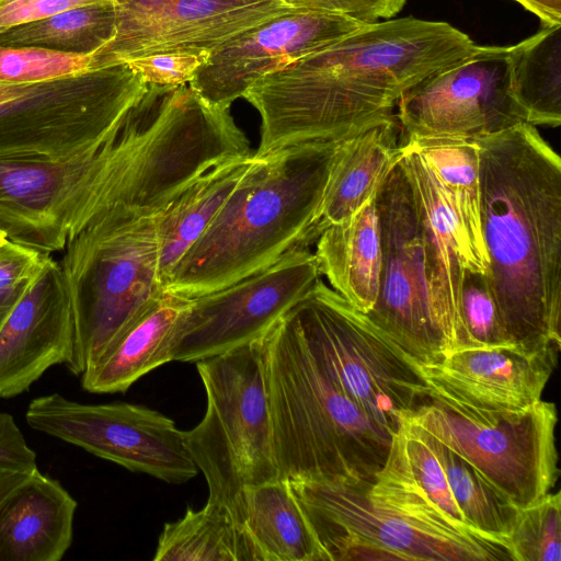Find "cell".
Segmentation results:
<instances>
[{"label": "cell", "instance_id": "1", "mask_svg": "<svg viewBox=\"0 0 561 561\" xmlns=\"http://www.w3.org/2000/svg\"><path fill=\"white\" fill-rule=\"evenodd\" d=\"M478 46L446 22L407 16L366 24L248 88L242 98L261 116L253 154L345 140L392 115L405 91Z\"/></svg>", "mask_w": 561, "mask_h": 561}, {"label": "cell", "instance_id": "2", "mask_svg": "<svg viewBox=\"0 0 561 561\" xmlns=\"http://www.w3.org/2000/svg\"><path fill=\"white\" fill-rule=\"evenodd\" d=\"M485 273L511 343L561 346V160L536 126L472 139Z\"/></svg>", "mask_w": 561, "mask_h": 561}, {"label": "cell", "instance_id": "3", "mask_svg": "<svg viewBox=\"0 0 561 561\" xmlns=\"http://www.w3.org/2000/svg\"><path fill=\"white\" fill-rule=\"evenodd\" d=\"M346 140V139H345ZM313 141L256 157L163 290L195 298L274 264L316 241L313 226L342 144Z\"/></svg>", "mask_w": 561, "mask_h": 561}, {"label": "cell", "instance_id": "4", "mask_svg": "<svg viewBox=\"0 0 561 561\" xmlns=\"http://www.w3.org/2000/svg\"><path fill=\"white\" fill-rule=\"evenodd\" d=\"M263 339L278 479L374 480L393 434L329 378L289 310Z\"/></svg>", "mask_w": 561, "mask_h": 561}, {"label": "cell", "instance_id": "5", "mask_svg": "<svg viewBox=\"0 0 561 561\" xmlns=\"http://www.w3.org/2000/svg\"><path fill=\"white\" fill-rule=\"evenodd\" d=\"M142 98L99 148L59 160H0V230L9 241L50 254L117 204L128 161L148 122Z\"/></svg>", "mask_w": 561, "mask_h": 561}, {"label": "cell", "instance_id": "6", "mask_svg": "<svg viewBox=\"0 0 561 561\" xmlns=\"http://www.w3.org/2000/svg\"><path fill=\"white\" fill-rule=\"evenodd\" d=\"M60 266L76 329V354L68 370L80 377L164 293L156 216L111 207L67 243Z\"/></svg>", "mask_w": 561, "mask_h": 561}, {"label": "cell", "instance_id": "7", "mask_svg": "<svg viewBox=\"0 0 561 561\" xmlns=\"http://www.w3.org/2000/svg\"><path fill=\"white\" fill-rule=\"evenodd\" d=\"M263 335L196 362L207 409L195 427L183 431L186 448L206 479L208 501L228 505L240 519L243 490L278 479Z\"/></svg>", "mask_w": 561, "mask_h": 561}, {"label": "cell", "instance_id": "8", "mask_svg": "<svg viewBox=\"0 0 561 561\" xmlns=\"http://www.w3.org/2000/svg\"><path fill=\"white\" fill-rule=\"evenodd\" d=\"M147 89L127 62L39 83L0 84V160L92 151L122 128Z\"/></svg>", "mask_w": 561, "mask_h": 561}, {"label": "cell", "instance_id": "9", "mask_svg": "<svg viewBox=\"0 0 561 561\" xmlns=\"http://www.w3.org/2000/svg\"><path fill=\"white\" fill-rule=\"evenodd\" d=\"M289 312L329 378L392 434L404 415L428 402L420 365L321 279Z\"/></svg>", "mask_w": 561, "mask_h": 561}, {"label": "cell", "instance_id": "10", "mask_svg": "<svg viewBox=\"0 0 561 561\" xmlns=\"http://www.w3.org/2000/svg\"><path fill=\"white\" fill-rule=\"evenodd\" d=\"M402 420L422 428L472 465L516 508L549 493L560 469L556 404L483 409L430 389V400Z\"/></svg>", "mask_w": 561, "mask_h": 561}, {"label": "cell", "instance_id": "11", "mask_svg": "<svg viewBox=\"0 0 561 561\" xmlns=\"http://www.w3.org/2000/svg\"><path fill=\"white\" fill-rule=\"evenodd\" d=\"M25 420L34 431L168 483L187 482L198 472L183 431L142 405L82 403L50 393L31 400Z\"/></svg>", "mask_w": 561, "mask_h": 561}, {"label": "cell", "instance_id": "12", "mask_svg": "<svg viewBox=\"0 0 561 561\" xmlns=\"http://www.w3.org/2000/svg\"><path fill=\"white\" fill-rule=\"evenodd\" d=\"M319 279L314 253L296 248L263 271L191 298L171 331L170 362L196 363L261 337Z\"/></svg>", "mask_w": 561, "mask_h": 561}, {"label": "cell", "instance_id": "13", "mask_svg": "<svg viewBox=\"0 0 561 561\" xmlns=\"http://www.w3.org/2000/svg\"><path fill=\"white\" fill-rule=\"evenodd\" d=\"M375 204L381 273L376 302L366 314L419 365L437 360L448 351L433 318L419 210L399 158L379 187Z\"/></svg>", "mask_w": 561, "mask_h": 561}, {"label": "cell", "instance_id": "14", "mask_svg": "<svg viewBox=\"0 0 561 561\" xmlns=\"http://www.w3.org/2000/svg\"><path fill=\"white\" fill-rule=\"evenodd\" d=\"M510 46H481L405 91L398 101L402 141L486 137L527 123L511 93Z\"/></svg>", "mask_w": 561, "mask_h": 561}, {"label": "cell", "instance_id": "15", "mask_svg": "<svg viewBox=\"0 0 561 561\" xmlns=\"http://www.w3.org/2000/svg\"><path fill=\"white\" fill-rule=\"evenodd\" d=\"M289 482L329 561H477L466 548L373 501V480Z\"/></svg>", "mask_w": 561, "mask_h": 561}, {"label": "cell", "instance_id": "16", "mask_svg": "<svg viewBox=\"0 0 561 561\" xmlns=\"http://www.w3.org/2000/svg\"><path fill=\"white\" fill-rule=\"evenodd\" d=\"M294 9L282 0H115L114 35L91 55L90 70L158 54H210Z\"/></svg>", "mask_w": 561, "mask_h": 561}, {"label": "cell", "instance_id": "17", "mask_svg": "<svg viewBox=\"0 0 561 561\" xmlns=\"http://www.w3.org/2000/svg\"><path fill=\"white\" fill-rule=\"evenodd\" d=\"M364 25L344 15L295 8L211 51L188 85L208 103L230 107L261 77L336 43Z\"/></svg>", "mask_w": 561, "mask_h": 561}, {"label": "cell", "instance_id": "18", "mask_svg": "<svg viewBox=\"0 0 561 561\" xmlns=\"http://www.w3.org/2000/svg\"><path fill=\"white\" fill-rule=\"evenodd\" d=\"M369 496L426 531L466 548L477 561H514L508 541L468 526L436 453L403 420L392 435L385 463L374 477Z\"/></svg>", "mask_w": 561, "mask_h": 561}, {"label": "cell", "instance_id": "19", "mask_svg": "<svg viewBox=\"0 0 561 561\" xmlns=\"http://www.w3.org/2000/svg\"><path fill=\"white\" fill-rule=\"evenodd\" d=\"M76 354L72 305L61 266L47 255L0 328V398L22 394Z\"/></svg>", "mask_w": 561, "mask_h": 561}, {"label": "cell", "instance_id": "20", "mask_svg": "<svg viewBox=\"0 0 561 561\" xmlns=\"http://www.w3.org/2000/svg\"><path fill=\"white\" fill-rule=\"evenodd\" d=\"M561 346L504 344L454 351L420 364L431 390L469 405L522 410L541 400Z\"/></svg>", "mask_w": 561, "mask_h": 561}, {"label": "cell", "instance_id": "21", "mask_svg": "<svg viewBox=\"0 0 561 561\" xmlns=\"http://www.w3.org/2000/svg\"><path fill=\"white\" fill-rule=\"evenodd\" d=\"M399 160L419 210L425 279L434 321L446 343L447 354L471 348L462 319L461 286L465 270L473 268L459 225L437 178L421 153L402 144Z\"/></svg>", "mask_w": 561, "mask_h": 561}, {"label": "cell", "instance_id": "22", "mask_svg": "<svg viewBox=\"0 0 561 561\" xmlns=\"http://www.w3.org/2000/svg\"><path fill=\"white\" fill-rule=\"evenodd\" d=\"M77 501L56 479L32 472L0 505V561H59L71 547Z\"/></svg>", "mask_w": 561, "mask_h": 561}, {"label": "cell", "instance_id": "23", "mask_svg": "<svg viewBox=\"0 0 561 561\" xmlns=\"http://www.w3.org/2000/svg\"><path fill=\"white\" fill-rule=\"evenodd\" d=\"M401 145V127L393 114L370 124L342 144L316 217V240L324 228L350 218L376 198L399 158Z\"/></svg>", "mask_w": 561, "mask_h": 561}, {"label": "cell", "instance_id": "24", "mask_svg": "<svg viewBox=\"0 0 561 561\" xmlns=\"http://www.w3.org/2000/svg\"><path fill=\"white\" fill-rule=\"evenodd\" d=\"M191 298L164 291L106 346L80 376L92 393L125 392L134 382L170 362L171 331Z\"/></svg>", "mask_w": 561, "mask_h": 561}, {"label": "cell", "instance_id": "25", "mask_svg": "<svg viewBox=\"0 0 561 561\" xmlns=\"http://www.w3.org/2000/svg\"><path fill=\"white\" fill-rule=\"evenodd\" d=\"M375 199L350 218L324 228L316 240L314 256L320 275L363 313H368L376 302L381 273V238Z\"/></svg>", "mask_w": 561, "mask_h": 561}, {"label": "cell", "instance_id": "26", "mask_svg": "<svg viewBox=\"0 0 561 561\" xmlns=\"http://www.w3.org/2000/svg\"><path fill=\"white\" fill-rule=\"evenodd\" d=\"M252 161L253 153L217 164L156 216L162 288L178 262L210 226Z\"/></svg>", "mask_w": 561, "mask_h": 561}, {"label": "cell", "instance_id": "27", "mask_svg": "<svg viewBox=\"0 0 561 561\" xmlns=\"http://www.w3.org/2000/svg\"><path fill=\"white\" fill-rule=\"evenodd\" d=\"M240 516L263 561H329L288 480L247 486Z\"/></svg>", "mask_w": 561, "mask_h": 561}, {"label": "cell", "instance_id": "28", "mask_svg": "<svg viewBox=\"0 0 561 561\" xmlns=\"http://www.w3.org/2000/svg\"><path fill=\"white\" fill-rule=\"evenodd\" d=\"M417 150L437 178L459 225L474 272L486 273L488 254L481 229L480 152L473 140H404Z\"/></svg>", "mask_w": 561, "mask_h": 561}, {"label": "cell", "instance_id": "29", "mask_svg": "<svg viewBox=\"0 0 561 561\" xmlns=\"http://www.w3.org/2000/svg\"><path fill=\"white\" fill-rule=\"evenodd\" d=\"M154 561H263L244 523L222 503L207 501L182 518L167 523Z\"/></svg>", "mask_w": 561, "mask_h": 561}, {"label": "cell", "instance_id": "30", "mask_svg": "<svg viewBox=\"0 0 561 561\" xmlns=\"http://www.w3.org/2000/svg\"><path fill=\"white\" fill-rule=\"evenodd\" d=\"M511 93L530 125L561 124V24L510 46Z\"/></svg>", "mask_w": 561, "mask_h": 561}, {"label": "cell", "instance_id": "31", "mask_svg": "<svg viewBox=\"0 0 561 561\" xmlns=\"http://www.w3.org/2000/svg\"><path fill=\"white\" fill-rule=\"evenodd\" d=\"M405 422L436 453L451 495L468 526L481 535L508 541L518 508L459 454L422 428Z\"/></svg>", "mask_w": 561, "mask_h": 561}, {"label": "cell", "instance_id": "32", "mask_svg": "<svg viewBox=\"0 0 561 561\" xmlns=\"http://www.w3.org/2000/svg\"><path fill=\"white\" fill-rule=\"evenodd\" d=\"M115 31V1L75 8L0 34V45L92 55Z\"/></svg>", "mask_w": 561, "mask_h": 561}, {"label": "cell", "instance_id": "33", "mask_svg": "<svg viewBox=\"0 0 561 561\" xmlns=\"http://www.w3.org/2000/svg\"><path fill=\"white\" fill-rule=\"evenodd\" d=\"M508 542L514 561H560L561 493L518 508Z\"/></svg>", "mask_w": 561, "mask_h": 561}, {"label": "cell", "instance_id": "34", "mask_svg": "<svg viewBox=\"0 0 561 561\" xmlns=\"http://www.w3.org/2000/svg\"><path fill=\"white\" fill-rule=\"evenodd\" d=\"M91 55L0 45V84H33L90 70Z\"/></svg>", "mask_w": 561, "mask_h": 561}, {"label": "cell", "instance_id": "35", "mask_svg": "<svg viewBox=\"0 0 561 561\" xmlns=\"http://www.w3.org/2000/svg\"><path fill=\"white\" fill-rule=\"evenodd\" d=\"M461 311L471 348L510 344L484 273L465 270Z\"/></svg>", "mask_w": 561, "mask_h": 561}, {"label": "cell", "instance_id": "36", "mask_svg": "<svg viewBox=\"0 0 561 561\" xmlns=\"http://www.w3.org/2000/svg\"><path fill=\"white\" fill-rule=\"evenodd\" d=\"M47 255L9 240L0 245V328Z\"/></svg>", "mask_w": 561, "mask_h": 561}, {"label": "cell", "instance_id": "37", "mask_svg": "<svg viewBox=\"0 0 561 561\" xmlns=\"http://www.w3.org/2000/svg\"><path fill=\"white\" fill-rule=\"evenodd\" d=\"M209 54L170 53L129 60V67L138 72L147 84L179 87L187 84Z\"/></svg>", "mask_w": 561, "mask_h": 561}, {"label": "cell", "instance_id": "38", "mask_svg": "<svg viewBox=\"0 0 561 561\" xmlns=\"http://www.w3.org/2000/svg\"><path fill=\"white\" fill-rule=\"evenodd\" d=\"M297 9L316 10L347 16L363 24L392 19L408 0H282Z\"/></svg>", "mask_w": 561, "mask_h": 561}, {"label": "cell", "instance_id": "39", "mask_svg": "<svg viewBox=\"0 0 561 561\" xmlns=\"http://www.w3.org/2000/svg\"><path fill=\"white\" fill-rule=\"evenodd\" d=\"M115 0H0V34L24 24L91 4Z\"/></svg>", "mask_w": 561, "mask_h": 561}, {"label": "cell", "instance_id": "40", "mask_svg": "<svg viewBox=\"0 0 561 561\" xmlns=\"http://www.w3.org/2000/svg\"><path fill=\"white\" fill-rule=\"evenodd\" d=\"M36 453L28 446L12 414L0 411V472L32 473Z\"/></svg>", "mask_w": 561, "mask_h": 561}, {"label": "cell", "instance_id": "41", "mask_svg": "<svg viewBox=\"0 0 561 561\" xmlns=\"http://www.w3.org/2000/svg\"><path fill=\"white\" fill-rule=\"evenodd\" d=\"M539 18L542 26L561 24V0H514Z\"/></svg>", "mask_w": 561, "mask_h": 561}, {"label": "cell", "instance_id": "42", "mask_svg": "<svg viewBox=\"0 0 561 561\" xmlns=\"http://www.w3.org/2000/svg\"><path fill=\"white\" fill-rule=\"evenodd\" d=\"M31 473L0 472V505Z\"/></svg>", "mask_w": 561, "mask_h": 561}, {"label": "cell", "instance_id": "43", "mask_svg": "<svg viewBox=\"0 0 561 561\" xmlns=\"http://www.w3.org/2000/svg\"><path fill=\"white\" fill-rule=\"evenodd\" d=\"M8 239L5 238L4 233L0 230V245L5 242Z\"/></svg>", "mask_w": 561, "mask_h": 561}]
</instances>
